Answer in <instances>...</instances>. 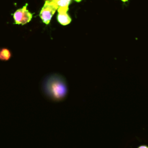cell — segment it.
Here are the masks:
<instances>
[{
  "instance_id": "5",
  "label": "cell",
  "mask_w": 148,
  "mask_h": 148,
  "mask_svg": "<svg viewBox=\"0 0 148 148\" xmlns=\"http://www.w3.org/2000/svg\"><path fill=\"white\" fill-rule=\"evenodd\" d=\"M11 57V52L7 49H0V60L7 61Z\"/></svg>"
},
{
  "instance_id": "3",
  "label": "cell",
  "mask_w": 148,
  "mask_h": 148,
  "mask_svg": "<svg viewBox=\"0 0 148 148\" xmlns=\"http://www.w3.org/2000/svg\"><path fill=\"white\" fill-rule=\"evenodd\" d=\"M27 4H25L24 7L14 12L13 14V18H14L15 24L25 25L26 23H28L31 20L33 14L27 10Z\"/></svg>"
},
{
  "instance_id": "6",
  "label": "cell",
  "mask_w": 148,
  "mask_h": 148,
  "mask_svg": "<svg viewBox=\"0 0 148 148\" xmlns=\"http://www.w3.org/2000/svg\"><path fill=\"white\" fill-rule=\"evenodd\" d=\"M56 7H69L72 0H50Z\"/></svg>"
},
{
  "instance_id": "2",
  "label": "cell",
  "mask_w": 148,
  "mask_h": 148,
  "mask_svg": "<svg viewBox=\"0 0 148 148\" xmlns=\"http://www.w3.org/2000/svg\"><path fill=\"white\" fill-rule=\"evenodd\" d=\"M57 9L58 7L52 1L50 0H46L44 5L40 12V17L42 21L46 25L49 24Z\"/></svg>"
},
{
  "instance_id": "8",
  "label": "cell",
  "mask_w": 148,
  "mask_h": 148,
  "mask_svg": "<svg viewBox=\"0 0 148 148\" xmlns=\"http://www.w3.org/2000/svg\"><path fill=\"white\" fill-rule=\"evenodd\" d=\"M121 1H122L123 2H127V1H128L129 0H121Z\"/></svg>"
},
{
  "instance_id": "4",
  "label": "cell",
  "mask_w": 148,
  "mask_h": 148,
  "mask_svg": "<svg viewBox=\"0 0 148 148\" xmlns=\"http://www.w3.org/2000/svg\"><path fill=\"white\" fill-rule=\"evenodd\" d=\"M68 10L69 7H59L57 9V20L62 25H67L72 22V19L67 14Z\"/></svg>"
},
{
  "instance_id": "7",
  "label": "cell",
  "mask_w": 148,
  "mask_h": 148,
  "mask_svg": "<svg viewBox=\"0 0 148 148\" xmlns=\"http://www.w3.org/2000/svg\"><path fill=\"white\" fill-rule=\"evenodd\" d=\"M138 148H148V147L146 145H142V146H140Z\"/></svg>"
},
{
  "instance_id": "9",
  "label": "cell",
  "mask_w": 148,
  "mask_h": 148,
  "mask_svg": "<svg viewBox=\"0 0 148 148\" xmlns=\"http://www.w3.org/2000/svg\"><path fill=\"white\" fill-rule=\"evenodd\" d=\"M75 1H77V2H79V1H81L82 0H75Z\"/></svg>"
},
{
  "instance_id": "1",
  "label": "cell",
  "mask_w": 148,
  "mask_h": 148,
  "mask_svg": "<svg viewBox=\"0 0 148 148\" xmlns=\"http://www.w3.org/2000/svg\"><path fill=\"white\" fill-rule=\"evenodd\" d=\"M47 91L55 99H62L66 93V87L62 79H51L47 84Z\"/></svg>"
}]
</instances>
